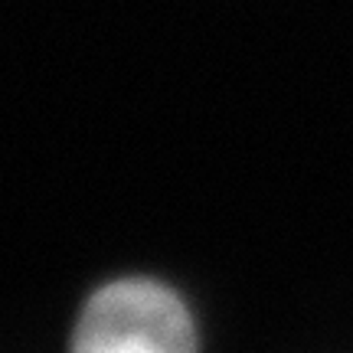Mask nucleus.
Instances as JSON below:
<instances>
[{
  "label": "nucleus",
  "instance_id": "1",
  "mask_svg": "<svg viewBox=\"0 0 353 353\" xmlns=\"http://www.w3.org/2000/svg\"><path fill=\"white\" fill-rule=\"evenodd\" d=\"M72 347L79 353H190L196 330L170 288L148 278H125L88 298Z\"/></svg>",
  "mask_w": 353,
  "mask_h": 353
}]
</instances>
